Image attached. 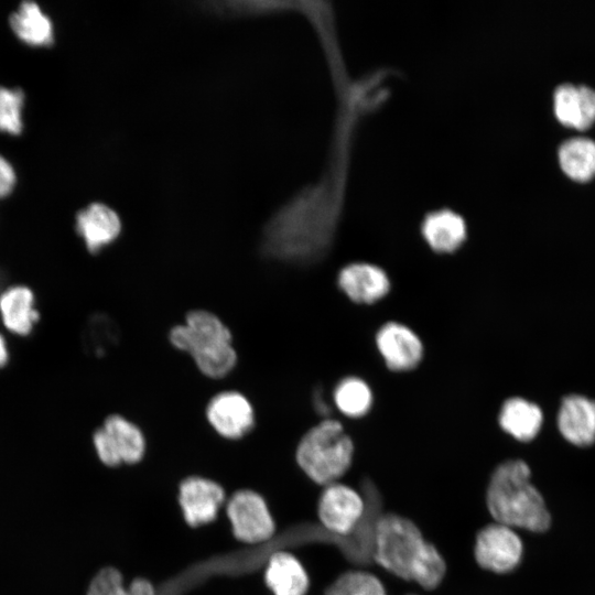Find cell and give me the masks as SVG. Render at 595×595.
Wrapping results in <instances>:
<instances>
[{
    "instance_id": "1",
    "label": "cell",
    "mask_w": 595,
    "mask_h": 595,
    "mask_svg": "<svg viewBox=\"0 0 595 595\" xmlns=\"http://www.w3.org/2000/svg\"><path fill=\"white\" fill-rule=\"evenodd\" d=\"M372 561L387 573L413 582L425 591L437 588L447 574V562L414 520L380 513L372 527Z\"/></svg>"
},
{
    "instance_id": "2",
    "label": "cell",
    "mask_w": 595,
    "mask_h": 595,
    "mask_svg": "<svg viewBox=\"0 0 595 595\" xmlns=\"http://www.w3.org/2000/svg\"><path fill=\"white\" fill-rule=\"evenodd\" d=\"M485 507L495 522L515 530L541 533L551 526L545 501L531 482V469L519 458L495 467L485 488Z\"/></svg>"
},
{
    "instance_id": "3",
    "label": "cell",
    "mask_w": 595,
    "mask_h": 595,
    "mask_svg": "<svg viewBox=\"0 0 595 595\" xmlns=\"http://www.w3.org/2000/svg\"><path fill=\"white\" fill-rule=\"evenodd\" d=\"M169 338L174 347L188 353L199 370L210 378L226 376L236 365L229 329L208 311L188 312L185 323L174 326Z\"/></svg>"
},
{
    "instance_id": "4",
    "label": "cell",
    "mask_w": 595,
    "mask_h": 595,
    "mask_svg": "<svg viewBox=\"0 0 595 595\" xmlns=\"http://www.w3.org/2000/svg\"><path fill=\"white\" fill-rule=\"evenodd\" d=\"M354 457V443L343 425L325 419L309 430L298 444L295 459L314 484L327 486L339 482Z\"/></svg>"
},
{
    "instance_id": "5",
    "label": "cell",
    "mask_w": 595,
    "mask_h": 595,
    "mask_svg": "<svg viewBox=\"0 0 595 595\" xmlns=\"http://www.w3.org/2000/svg\"><path fill=\"white\" fill-rule=\"evenodd\" d=\"M367 502L354 487L334 483L321 491L316 513L328 532L340 538L350 537L366 517Z\"/></svg>"
},
{
    "instance_id": "6",
    "label": "cell",
    "mask_w": 595,
    "mask_h": 595,
    "mask_svg": "<svg viewBox=\"0 0 595 595\" xmlns=\"http://www.w3.org/2000/svg\"><path fill=\"white\" fill-rule=\"evenodd\" d=\"M93 444L97 457L108 467L137 464L145 453L141 430L119 414L106 418L102 426L94 432Z\"/></svg>"
},
{
    "instance_id": "7",
    "label": "cell",
    "mask_w": 595,
    "mask_h": 595,
    "mask_svg": "<svg viewBox=\"0 0 595 595\" xmlns=\"http://www.w3.org/2000/svg\"><path fill=\"white\" fill-rule=\"evenodd\" d=\"M522 554V540L508 526L493 521L475 534L473 556L477 566L486 572L510 573L520 564Z\"/></svg>"
},
{
    "instance_id": "8",
    "label": "cell",
    "mask_w": 595,
    "mask_h": 595,
    "mask_svg": "<svg viewBox=\"0 0 595 595\" xmlns=\"http://www.w3.org/2000/svg\"><path fill=\"white\" fill-rule=\"evenodd\" d=\"M226 513L235 538L244 543H262L274 534L275 522L268 504L251 489L234 493L227 502Z\"/></svg>"
},
{
    "instance_id": "9",
    "label": "cell",
    "mask_w": 595,
    "mask_h": 595,
    "mask_svg": "<svg viewBox=\"0 0 595 595\" xmlns=\"http://www.w3.org/2000/svg\"><path fill=\"white\" fill-rule=\"evenodd\" d=\"M225 499L224 488L212 478L188 476L178 485L177 502L185 522L192 528L214 521Z\"/></svg>"
},
{
    "instance_id": "10",
    "label": "cell",
    "mask_w": 595,
    "mask_h": 595,
    "mask_svg": "<svg viewBox=\"0 0 595 595\" xmlns=\"http://www.w3.org/2000/svg\"><path fill=\"white\" fill-rule=\"evenodd\" d=\"M552 111L564 128L587 131L595 125V89L569 82L558 85L552 94Z\"/></svg>"
},
{
    "instance_id": "11",
    "label": "cell",
    "mask_w": 595,
    "mask_h": 595,
    "mask_svg": "<svg viewBox=\"0 0 595 595\" xmlns=\"http://www.w3.org/2000/svg\"><path fill=\"white\" fill-rule=\"evenodd\" d=\"M206 415L214 430L229 440L245 436L255 425L250 402L236 391L221 392L212 398Z\"/></svg>"
},
{
    "instance_id": "12",
    "label": "cell",
    "mask_w": 595,
    "mask_h": 595,
    "mask_svg": "<svg viewBox=\"0 0 595 595\" xmlns=\"http://www.w3.org/2000/svg\"><path fill=\"white\" fill-rule=\"evenodd\" d=\"M556 425L569 443L591 446L595 443V400L580 393L565 396L558 410Z\"/></svg>"
},
{
    "instance_id": "13",
    "label": "cell",
    "mask_w": 595,
    "mask_h": 595,
    "mask_svg": "<svg viewBox=\"0 0 595 595\" xmlns=\"http://www.w3.org/2000/svg\"><path fill=\"white\" fill-rule=\"evenodd\" d=\"M121 228L116 210L100 202L90 203L75 215V230L91 253L115 241Z\"/></svg>"
},
{
    "instance_id": "14",
    "label": "cell",
    "mask_w": 595,
    "mask_h": 595,
    "mask_svg": "<svg viewBox=\"0 0 595 595\" xmlns=\"http://www.w3.org/2000/svg\"><path fill=\"white\" fill-rule=\"evenodd\" d=\"M376 340L381 356L392 370L412 369L422 358L423 347L420 338L402 324L383 325Z\"/></svg>"
},
{
    "instance_id": "15",
    "label": "cell",
    "mask_w": 595,
    "mask_h": 595,
    "mask_svg": "<svg viewBox=\"0 0 595 595\" xmlns=\"http://www.w3.org/2000/svg\"><path fill=\"white\" fill-rule=\"evenodd\" d=\"M264 583L273 595H306L310 575L294 554L277 551L268 560Z\"/></svg>"
},
{
    "instance_id": "16",
    "label": "cell",
    "mask_w": 595,
    "mask_h": 595,
    "mask_svg": "<svg viewBox=\"0 0 595 595\" xmlns=\"http://www.w3.org/2000/svg\"><path fill=\"white\" fill-rule=\"evenodd\" d=\"M338 284L357 303H372L389 291V279L383 270L369 263H351L338 274Z\"/></svg>"
},
{
    "instance_id": "17",
    "label": "cell",
    "mask_w": 595,
    "mask_h": 595,
    "mask_svg": "<svg viewBox=\"0 0 595 595\" xmlns=\"http://www.w3.org/2000/svg\"><path fill=\"white\" fill-rule=\"evenodd\" d=\"M0 317L12 334L26 336L40 318L33 291L25 285H13L0 294Z\"/></svg>"
},
{
    "instance_id": "18",
    "label": "cell",
    "mask_w": 595,
    "mask_h": 595,
    "mask_svg": "<svg viewBox=\"0 0 595 595\" xmlns=\"http://www.w3.org/2000/svg\"><path fill=\"white\" fill-rule=\"evenodd\" d=\"M558 164L572 182L585 184L595 178V140L587 136H572L558 147Z\"/></svg>"
},
{
    "instance_id": "19",
    "label": "cell",
    "mask_w": 595,
    "mask_h": 595,
    "mask_svg": "<svg viewBox=\"0 0 595 595\" xmlns=\"http://www.w3.org/2000/svg\"><path fill=\"white\" fill-rule=\"evenodd\" d=\"M14 35L30 46H47L54 42L51 18L34 1H23L9 17Z\"/></svg>"
},
{
    "instance_id": "20",
    "label": "cell",
    "mask_w": 595,
    "mask_h": 595,
    "mask_svg": "<svg viewBox=\"0 0 595 595\" xmlns=\"http://www.w3.org/2000/svg\"><path fill=\"white\" fill-rule=\"evenodd\" d=\"M499 424L517 441L529 442L541 430L543 412L537 403L524 398H510L501 407Z\"/></svg>"
},
{
    "instance_id": "21",
    "label": "cell",
    "mask_w": 595,
    "mask_h": 595,
    "mask_svg": "<svg viewBox=\"0 0 595 595\" xmlns=\"http://www.w3.org/2000/svg\"><path fill=\"white\" fill-rule=\"evenodd\" d=\"M426 242L437 252L456 250L466 238V224L455 212L440 209L428 214L422 224Z\"/></svg>"
},
{
    "instance_id": "22",
    "label": "cell",
    "mask_w": 595,
    "mask_h": 595,
    "mask_svg": "<svg viewBox=\"0 0 595 595\" xmlns=\"http://www.w3.org/2000/svg\"><path fill=\"white\" fill-rule=\"evenodd\" d=\"M86 595H156L152 583L137 577L126 586L122 573L115 566L101 567L90 580Z\"/></svg>"
},
{
    "instance_id": "23",
    "label": "cell",
    "mask_w": 595,
    "mask_h": 595,
    "mask_svg": "<svg viewBox=\"0 0 595 595\" xmlns=\"http://www.w3.org/2000/svg\"><path fill=\"white\" fill-rule=\"evenodd\" d=\"M325 595H388L382 581L365 570H349L327 586Z\"/></svg>"
},
{
    "instance_id": "24",
    "label": "cell",
    "mask_w": 595,
    "mask_h": 595,
    "mask_svg": "<svg viewBox=\"0 0 595 595\" xmlns=\"http://www.w3.org/2000/svg\"><path fill=\"white\" fill-rule=\"evenodd\" d=\"M371 391L367 383L359 378L343 379L334 392L336 407L344 414L357 418L368 412L371 405Z\"/></svg>"
},
{
    "instance_id": "25",
    "label": "cell",
    "mask_w": 595,
    "mask_h": 595,
    "mask_svg": "<svg viewBox=\"0 0 595 595\" xmlns=\"http://www.w3.org/2000/svg\"><path fill=\"white\" fill-rule=\"evenodd\" d=\"M24 99L21 88L0 85V132L18 136L23 131Z\"/></svg>"
},
{
    "instance_id": "26",
    "label": "cell",
    "mask_w": 595,
    "mask_h": 595,
    "mask_svg": "<svg viewBox=\"0 0 595 595\" xmlns=\"http://www.w3.org/2000/svg\"><path fill=\"white\" fill-rule=\"evenodd\" d=\"M17 181L18 175L13 165L0 154V199L8 197L13 192Z\"/></svg>"
},
{
    "instance_id": "27",
    "label": "cell",
    "mask_w": 595,
    "mask_h": 595,
    "mask_svg": "<svg viewBox=\"0 0 595 595\" xmlns=\"http://www.w3.org/2000/svg\"><path fill=\"white\" fill-rule=\"evenodd\" d=\"M323 397L324 394L321 389H316L313 394V404L318 413L322 415H327L329 413V405Z\"/></svg>"
},
{
    "instance_id": "28",
    "label": "cell",
    "mask_w": 595,
    "mask_h": 595,
    "mask_svg": "<svg viewBox=\"0 0 595 595\" xmlns=\"http://www.w3.org/2000/svg\"><path fill=\"white\" fill-rule=\"evenodd\" d=\"M9 360V350L6 343V339L0 334V368L7 365Z\"/></svg>"
}]
</instances>
